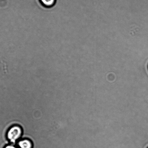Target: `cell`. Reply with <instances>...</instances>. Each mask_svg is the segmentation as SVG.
Segmentation results:
<instances>
[{
    "instance_id": "1",
    "label": "cell",
    "mask_w": 148,
    "mask_h": 148,
    "mask_svg": "<svg viewBox=\"0 0 148 148\" xmlns=\"http://www.w3.org/2000/svg\"><path fill=\"white\" fill-rule=\"evenodd\" d=\"M22 130L18 126H14L9 129L7 133V137L11 143L14 144L21 137Z\"/></svg>"
},
{
    "instance_id": "3",
    "label": "cell",
    "mask_w": 148,
    "mask_h": 148,
    "mask_svg": "<svg viewBox=\"0 0 148 148\" xmlns=\"http://www.w3.org/2000/svg\"><path fill=\"white\" fill-rule=\"evenodd\" d=\"M43 6L47 8H52L55 5L57 0H39Z\"/></svg>"
},
{
    "instance_id": "4",
    "label": "cell",
    "mask_w": 148,
    "mask_h": 148,
    "mask_svg": "<svg viewBox=\"0 0 148 148\" xmlns=\"http://www.w3.org/2000/svg\"><path fill=\"white\" fill-rule=\"evenodd\" d=\"M3 148H18L16 147L13 145H5V146H4Z\"/></svg>"
},
{
    "instance_id": "2",
    "label": "cell",
    "mask_w": 148,
    "mask_h": 148,
    "mask_svg": "<svg viewBox=\"0 0 148 148\" xmlns=\"http://www.w3.org/2000/svg\"><path fill=\"white\" fill-rule=\"evenodd\" d=\"M19 148H33V144L28 139H23L18 143Z\"/></svg>"
}]
</instances>
